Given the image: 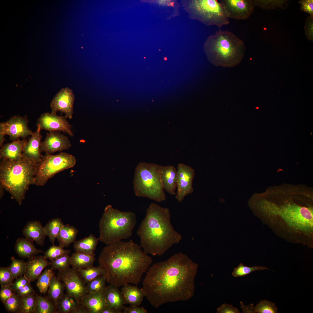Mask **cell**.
<instances>
[{
    "label": "cell",
    "instance_id": "cell-1",
    "mask_svg": "<svg viewBox=\"0 0 313 313\" xmlns=\"http://www.w3.org/2000/svg\"><path fill=\"white\" fill-rule=\"evenodd\" d=\"M249 206L254 214L279 237L313 247V194L306 185L284 184L255 193Z\"/></svg>",
    "mask_w": 313,
    "mask_h": 313
},
{
    "label": "cell",
    "instance_id": "cell-2",
    "mask_svg": "<svg viewBox=\"0 0 313 313\" xmlns=\"http://www.w3.org/2000/svg\"><path fill=\"white\" fill-rule=\"evenodd\" d=\"M198 265L180 252L154 264L143 281V289L155 308L168 302L190 299L195 292L194 279Z\"/></svg>",
    "mask_w": 313,
    "mask_h": 313
},
{
    "label": "cell",
    "instance_id": "cell-3",
    "mask_svg": "<svg viewBox=\"0 0 313 313\" xmlns=\"http://www.w3.org/2000/svg\"><path fill=\"white\" fill-rule=\"evenodd\" d=\"M98 262L105 271L107 282L119 287L126 284H139L152 260L140 245L130 240L107 245L102 250Z\"/></svg>",
    "mask_w": 313,
    "mask_h": 313
},
{
    "label": "cell",
    "instance_id": "cell-4",
    "mask_svg": "<svg viewBox=\"0 0 313 313\" xmlns=\"http://www.w3.org/2000/svg\"><path fill=\"white\" fill-rule=\"evenodd\" d=\"M137 233L144 252L153 256L162 255L182 239L171 224L170 210L154 203L147 209Z\"/></svg>",
    "mask_w": 313,
    "mask_h": 313
},
{
    "label": "cell",
    "instance_id": "cell-5",
    "mask_svg": "<svg viewBox=\"0 0 313 313\" xmlns=\"http://www.w3.org/2000/svg\"><path fill=\"white\" fill-rule=\"evenodd\" d=\"M203 48L211 63L216 66L232 67L241 62L246 47L243 42L232 32L219 30L207 38Z\"/></svg>",
    "mask_w": 313,
    "mask_h": 313
},
{
    "label": "cell",
    "instance_id": "cell-6",
    "mask_svg": "<svg viewBox=\"0 0 313 313\" xmlns=\"http://www.w3.org/2000/svg\"><path fill=\"white\" fill-rule=\"evenodd\" d=\"M37 164L22 156L18 161L1 159V186L21 205L31 185L34 184Z\"/></svg>",
    "mask_w": 313,
    "mask_h": 313
},
{
    "label": "cell",
    "instance_id": "cell-7",
    "mask_svg": "<svg viewBox=\"0 0 313 313\" xmlns=\"http://www.w3.org/2000/svg\"><path fill=\"white\" fill-rule=\"evenodd\" d=\"M136 223L137 216L134 212L121 211L108 205L99 222V240L107 245L128 238Z\"/></svg>",
    "mask_w": 313,
    "mask_h": 313
},
{
    "label": "cell",
    "instance_id": "cell-8",
    "mask_svg": "<svg viewBox=\"0 0 313 313\" xmlns=\"http://www.w3.org/2000/svg\"><path fill=\"white\" fill-rule=\"evenodd\" d=\"M161 165L140 163L136 167L133 181V189L138 197L148 198L160 202L166 196L161 179Z\"/></svg>",
    "mask_w": 313,
    "mask_h": 313
},
{
    "label": "cell",
    "instance_id": "cell-9",
    "mask_svg": "<svg viewBox=\"0 0 313 313\" xmlns=\"http://www.w3.org/2000/svg\"><path fill=\"white\" fill-rule=\"evenodd\" d=\"M189 17L207 26L215 25L219 29L229 21L221 4L216 0H184L181 2Z\"/></svg>",
    "mask_w": 313,
    "mask_h": 313
},
{
    "label": "cell",
    "instance_id": "cell-10",
    "mask_svg": "<svg viewBox=\"0 0 313 313\" xmlns=\"http://www.w3.org/2000/svg\"><path fill=\"white\" fill-rule=\"evenodd\" d=\"M76 162L74 156L66 152L46 154L36 166L34 184L44 186L57 173L73 167Z\"/></svg>",
    "mask_w": 313,
    "mask_h": 313
},
{
    "label": "cell",
    "instance_id": "cell-11",
    "mask_svg": "<svg viewBox=\"0 0 313 313\" xmlns=\"http://www.w3.org/2000/svg\"><path fill=\"white\" fill-rule=\"evenodd\" d=\"M57 277L64 284L66 293L80 302L87 294L86 284L77 270L69 268L59 271Z\"/></svg>",
    "mask_w": 313,
    "mask_h": 313
},
{
    "label": "cell",
    "instance_id": "cell-12",
    "mask_svg": "<svg viewBox=\"0 0 313 313\" xmlns=\"http://www.w3.org/2000/svg\"><path fill=\"white\" fill-rule=\"evenodd\" d=\"M28 120L27 116H14L5 122L0 123V134L8 135L12 141L23 139L31 136L33 132L28 126Z\"/></svg>",
    "mask_w": 313,
    "mask_h": 313
},
{
    "label": "cell",
    "instance_id": "cell-13",
    "mask_svg": "<svg viewBox=\"0 0 313 313\" xmlns=\"http://www.w3.org/2000/svg\"><path fill=\"white\" fill-rule=\"evenodd\" d=\"M177 179L175 198L181 202L186 196L193 192V182L195 171L191 166L180 163L177 167Z\"/></svg>",
    "mask_w": 313,
    "mask_h": 313
},
{
    "label": "cell",
    "instance_id": "cell-14",
    "mask_svg": "<svg viewBox=\"0 0 313 313\" xmlns=\"http://www.w3.org/2000/svg\"><path fill=\"white\" fill-rule=\"evenodd\" d=\"M64 116L57 115L52 113L45 112L42 114L38 119L37 127L41 130L50 132H63L73 137V134L72 126Z\"/></svg>",
    "mask_w": 313,
    "mask_h": 313
},
{
    "label": "cell",
    "instance_id": "cell-15",
    "mask_svg": "<svg viewBox=\"0 0 313 313\" xmlns=\"http://www.w3.org/2000/svg\"><path fill=\"white\" fill-rule=\"evenodd\" d=\"M75 96L73 91L68 87L63 88L52 99L50 106L51 113L56 114L58 112L64 113L70 119L73 117Z\"/></svg>",
    "mask_w": 313,
    "mask_h": 313
},
{
    "label": "cell",
    "instance_id": "cell-16",
    "mask_svg": "<svg viewBox=\"0 0 313 313\" xmlns=\"http://www.w3.org/2000/svg\"><path fill=\"white\" fill-rule=\"evenodd\" d=\"M227 17L236 20H245L252 14L254 6L251 0H221Z\"/></svg>",
    "mask_w": 313,
    "mask_h": 313
},
{
    "label": "cell",
    "instance_id": "cell-17",
    "mask_svg": "<svg viewBox=\"0 0 313 313\" xmlns=\"http://www.w3.org/2000/svg\"><path fill=\"white\" fill-rule=\"evenodd\" d=\"M72 146L68 138L59 132H50L46 134V138L41 142L40 147L41 152L52 154L69 148Z\"/></svg>",
    "mask_w": 313,
    "mask_h": 313
},
{
    "label": "cell",
    "instance_id": "cell-18",
    "mask_svg": "<svg viewBox=\"0 0 313 313\" xmlns=\"http://www.w3.org/2000/svg\"><path fill=\"white\" fill-rule=\"evenodd\" d=\"M41 130L37 127L33 132L23 148L22 156L33 161L36 164L41 161L43 156L40 151L42 136Z\"/></svg>",
    "mask_w": 313,
    "mask_h": 313
},
{
    "label": "cell",
    "instance_id": "cell-19",
    "mask_svg": "<svg viewBox=\"0 0 313 313\" xmlns=\"http://www.w3.org/2000/svg\"><path fill=\"white\" fill-rule=\"evenodd\" d=\"M26 262V269L23 276L30 283L37 279L43 270L50 264V262L44 256H34Z\"/></svg>",
    "mask_w": 313,
    "mask_h": 313
},
{
    "label": "cell",
    "instance_id": "cell-20",
    "mask_svg": "<svg viewBox=\"0 0 313 313\" xmlns=\"http://www.w3.org/2000/svg\"><path fill=\"white\" fill-rule=\"evenodd\" d=\"M119 287L111 284L106 286L104 291L105 298L106 306L114 310L117 313H122L125 304Z\"/></svg>",
    "mask_w": 313,
    "mask_h": 313
},
{
    "label": "cell",
    "instance_id": "cell-21",
    "mask_svg": "<svg viewBox=\"0 0 313 313\" xmlns=\"http://www.w3.org/2000/svg\"><path fill=\"white\" fill-rule=\"evenodd\" d=\"M27 141L26 139L22 140L18 139L3 145L0 149V159L11 161L20 159L22 156L23 148Z\"/></svg>",
    "mask_w": 313,
    "mask_h": 313
},
{
    "label": "cell",
    "instance_id": "cell-22",
    "mask_svg": "<svg viewBox=\"0 0 313 313\" xmlns=\"http://www.w3.org/2000/svg\"><path fill=\"white\" fill-rule=\"evenodd\" d=\"M24 236L37 245L42 246L46 236L43 227L41 223L38 221H28L22 230Z\"/></svg>",
    "mask_w": 313,
    "mask_h": 313
},
{
    "label": "cell",
    "instance_id": "cell-23",
    "mask_svg": "<svg viewBox=\"0 0 313 313\" xmlns=\"http://www.w3.org/2000/svg\"><path fill=\"white\" fill-rule=\"evenodd\" d=\"M161 179L164 190L171 195L176 194V189L177 170L172 165H161Z\"/></svg>",
    "mask_w": 313,
    "mask_h": 313
},
{
    "label": "cell",
    "instance_id": "cell-24",
    "mask_svg": "<svg viewBox=\"0 0 313 313\" xmlns=\"http://www.w3.org/2000/svg\"><path fill=\"white\" fill-rule=\"evenodd\" d=\"M104 291L87 293L82 299L81 303L85 307L90 313H101L106 306Z\"/></svg>",
    "mask_w": 313,
    "mask_h": 313
},
{
    "label": "cell",
    "instance_id": "cell-25",
    "mask_svg": "<svg viewBox=\"0 0 313 313\" xmlns=\"http://www.w3.org/2000/svg\"><path fill=\"white\" fill-rule=\"evenodd\" d=\"M121 291L125 304L130 305H140L145 296L142 288H139L137 285L126 284L122 286Z\"/></svg>",
    "mask_w": 313,
    "mask_h": 313
},
{
    "label": "cell",
    "instance_id": "cell-26",
    "mask_svg": "<svg viewBox=\"0 0 313 313\" xmlns=\"http://www.w3.org/2000/svg\"><path fill=\"white\" fill-rule=\"evenodd\" d=\"M33 242L25 237L19 238L17 239L14 245V249L19 257L29 259L40 253H44L42 250L36 248Z\"/></svg>",
    "mask_w": 313,
    "mask_h": 313
},
{
    "label": "cell",
    "instance_id": "cell-27",
    "mask_svg": "<svg viewBox=\"0 0 313 313\" xmlns=\"http://www.w3.org/2000/svg\"><path fill=\"white\" fill-rule=\"evenodd\" d=\"M71 258V265L78 270L93 266L95 258L94 253L88 254L75 251L72 253Z\"/></svg>",
    "mask_w": 313,
    "mask_h": 313
},
{
    "label": "cell",
    "instance_id": "cell-28",
    "mask_svg": "<svg viewBox=\"0 0 313 313\" xmlns=\"http://www.w3.org/2000/svg\"><path fill=\"white\" fill-rule=\"evenodd\" d=\"M78 232V230L74 226L69 224L64 225L57 238L59 245L63 248L68 247L74 242Z\"/></svg>",
    "mask_w": 313,
    "mask_h": 313
},
{
    "label": "cell",
    "instance_id": "cell-29",
    "mask_svg": "<svg viewBox=\"0 0 313 313\" xmlns=\"http://www.w3.org/2000/svg\"><path fill=\"white\" fill-rule=\"evenodd\" d=\"M98 238L92 234L83 239L75 241L73 248L75 251L88 254L94 253L97 245Z\"/></svg>",
    "mask_w": 313,
    "mask_h": 313
},
{
    "label": "cell",
    "instance_id": "cell-30",
    "mask_svg": "<svg viewBox=\"0 0 313 313\" xmlns=\"http://www.w3.org/2000/svg\"><path fill=\"white\" fill-rule=\"evenodd\" d=\"M65 289L64 284L54 275L51 278L47 297L56 305L58 300L64 294Z\"/></svg>",
    "mask_w": 313,
    "mask_h": 313
},
{
    "label": "cell",
    "instance_id": "cell-31",
    "mask_svg": "<svg viewBox=\"0 0 313 313\" xmlns=\"http://www.w3.org/2000/svg\"><path fill=\"white\" fill-rule=\"evenodd\" d=\"M80 303L72 296L64 294L56 304L57 313H70L79 305Z\"/></svg>",
    "mask_w": 313,
    "mask_h": 313
},
{
    "label": "cell",
    "instance_id": "cell-32",
    "mask_svg": "<svg viewBox=\"0 0 313 313\" xmlns=\"http://www.w3.org/2000/svg\"><path fill=\"white\" fill-rule=\"evenodd\" d=\"M64 225L61 219L57 218L49 221L44 227L46 236L53 245Z\"/></svg>",
    "mask_w": 313,
    "mask_h": 313
},
{
    "label": "cell",
    "instance_id": "cell-33",
    "mask_svg": "<svg viewBox=\"0 0 313 313\" xmlns=\"http://www.w3.org/2000/svg\"><path fill=\"white\" fill-rule=\"evenodd\" d=\"M37 306L35 313H57L56 305L46 297L36 294Z\"/></svg>",
    "mask_w": 313,
    "mask_h": 313
},
{
    "label": "cell",
    "instance_id": "cell-34",
    "mask_svg": "<svg viewBox=\"0 0 313 313\" xmlns=\"http://www.w3.org/2000/svg\"><path fill=\"white\" fill-rule=\"evenodd\" d=\"M85 284L101 275H105L104 269L99 265L92 266L85 268L77 270Z\"/></svg>",
    "mask_w": 313,
    "mask_h": 313
},
{
    "label": "cell",
    "instance_id": "cell-35",
    "mask_svg": "<svg viewBox=\"0 0 313 313\" xmlns=\"http://www.w3.org/2000/svg\"><path fill=\"white\" fill-rule=\"evenodd\" d=\"M54 273L50 268L46 269L37 279V286L40 292L45 294L48 289L52 277Z\"/></svg>",
    "mask_w": 313,
    "mask_h": 313
},
{
    "label": "cell",
    "instance_id": "cell-36",
    "mask_svg": "<svg viewBox=\"0 0 313 313\" xmlns=\"http://www.w3.org/2000/svg\"><path fill=\"white\" fill-rule=\"evenodd\" d=\"M21 297V304L19 313H35L37 306L36 294L33 293Z\"/></svg>",
    "mask_w": 313,
    "mask_h": 313
},
{
    "label": "cell",
    "instance_id": "cell-37",
    "mask_svg": "<svg viewBox=\"0 0 313 313\" xmlns=\"http://www.w3.org/2000/svg\"><path fill=\"white\" fill-rule=\"evenodd\" d=\"M107 282L105 275L100 276L87 284L86 289L87 293L101 292L105 290Z\"/></svg>",
    "mask_w": 313,
    "mask_h": 313
},
{
    "label": "cell",
    "instance_id": "cell-38",
    "mask_svg": "<svg viewBox=\"0 0 313 313\" xmlns=\"http://www.w3.org/2000/svg\"><path fill=\"white\" fill-rule=\"evenodd\" d=\"M11 263L9 269L14 279L23 276L26 269V262L23 260H19L12 256L10 258Z\"/></svg>",
    "mask_w": 313,
    "mask_h": 313
},
{
    "label": "cell",
    "instance_id": "cell-39",
    "mask_svg": "<svg viewBox=\"0 0 313 313\" xmlns=\"http://www.w3.org/2000/svg\"><path fill=\"white\" fill-rule=\"evenodd\" d=\"M3 304L8 312L19 313L21 304V297L14 292L12 296Z\"/></svg>",
    "mask_w": 313,
    "mask_h": 313
},
{
    "label": "cell",
    "instance_id": "cell-40",
    "mask_svg": "<svg viewBox=\"0 0 313 313\" xmlns=\"http://www.w3.org/2000/svg\"><path fill=\"white\" fill-rule=\"evenodd\" d=\"M268 268L261 266L248 267L240 263L237 267H235L232 272L233 276L235 277L244 276L254 271L268 270Z\"/></svg>",
    "mask_w": 313,
    "mask_h": 313
},
{
    "label": "cell",
    "instance_id": "cell-41",
    "mask_svg": "<svg viewBox=\"0 0 313 313\" xmlns=\"http://www.w3.org/2000/svg\"><path fill=\"white\" fill-rule=\"evenodd\" d=\"M50 268L52 270L61 271L69 268L71 265V258L69 254L62 255L50 262Z\"/></svg>",
    "mask_w": 313,
    "mask_h": 313
},
{
    "label": "cell",
    "instance_id": "cell-42",
    "mask_svg": "<svg viewBox=\"0 0 313 313\" xmlns=\"http://www.w3.org/2000/svg\"><path fill=\"white\" fill-rule=\"evenodd\" d=\"M70 253V250L64 249L60 245L56 246L53 245L44 252V256L47 259H49L51 261L62 255L69 254Z\"/></svg>",
    "mask_w": 313,
    "mask_h": 313
},
{
    "label": "cell",
    "instance_id": "cell-43",
    "mask_svg": "<svg viewBox=\"0 0 313 313\" xmlns=\"http://www.w3.org/2000/svg\"><path fill=\"white\" fill-rule=\"evenodd\" d=\"M254 310V313H278L275 304L266 300L260 301Z\"/></svg>",
    "mask_w": 313,
    "mask_h": 313
},
{
    "label": "cell",
    "instance_id": "cell-44",
    "mask_svg": "<svg viewBox=\"0 0 313 313\" xmlns=\"http://www.w3.org/2000/svg\"><path fill=\"white\" fill-rule=\"evenodd\" d=\"M14 278L8 267H0V284L1 286L11 285Z\"/></svg>",
    "mask_w": 313,
    "mask_h": 313
},
{
    "label": "cell",
    "instance_id": "cell-45",
    "mask_svg": "<svg viewBox=\"0 0 313 313\" xmlns=\"http://www.w3.org/2000/svg\"><path fill=\"white\" fill-rule=\"evenodd\" d=\"M313 16L310 15L306 19L304 27L305 34L307 38L313 41Z\"/></svg>",
    "mask_w": 313,
    "mask_h": 313
},
{
    "label": "cell",
    "instance_id": "cell-46",
    "mask_svg": "<svg viewBox=\"0 0 313 313\" xmlns=\"http://www.w3.org/2000/svg\"><path fill=\"white\" fill-rule=\"evenodd\" d=\"M29 283L30 282L25 276H21L16 279L11 286L13 291L16 293Z\"/></svg>",
    "mask_w": 313,
    "mask_h": 313
},
{
    "label": "cell",
    "instance_id": "cell-47",
    "mask_svg": "<svg viewBox=\"0 0 313 313\" xmlns=\"http://www.w3.org/2000/svg\"><path fill=\"white\" fill-rule=\"evenodd\" d=\"M11 285L1 286L0 299L3 303L9 299L14 293Z\"/></svg>",
    "mask_w": 313,
    "mask_h": 313
},
{
    "label": "cell",
    "instance_id": "cell-48",
    "mask_svg": "<svg viewBox=\"0 0 313 313\" xmlns=\"http://www.w3.org/2000/svg\"><path fill=\"white\" fill-rule=\"evenodd\" d=\"M301 6V10L309 13L313 16V0H302L299 1Z\"/></svg>",
    "mask_w": 313,
    "mask_h": 313
},
{
    "label": "cell",
    "instance_id": "cell-49",
    "mask_svg": "<svg viewBox=\"0 0 313 313\" xmlns=\"http://www.w3.org/2000/svg\"><path fill=\"white\" fill-rule=\"evenodd\" d=\"M217 313H240L239 309L232 305L223 303L218 307L217 310Z\"/></svg>",
    "mask_w": 313,
    "mask_h": 313
},
{
    "label": "cell",
    "instance_id": "cell-50",
    "mask_svg": "<svg viewBox=\"0 0 313 313\" xmlns=\"http://www.w3.org/2000/svg\"><path fill=\"white\" fill-rule=\"evenodd\" d=\"M146 310L143 307L139 305H130L125 307L122 311L123 313H147Z\"/></svg>",
    "mask_w": 313,
    "mask_h": 313
},
{
    "label": "cell",
    "instance_id": "cell-51",
    "mask_svg": "<svg viewBox=\"0 0 313 313\" xmlns=\"http://www.w3.org/2000/svg\"><path fill=\"white\" fill-rule=\"evenodd\" d=\"M35 291L32 286L30 283H29L16 293L20 297L35 293Z\"/></svg>",
    "mask_w": 313,
    "mask_h": 313
},
{
    "label": "cell",
    "instance_id": "cell-52",
    "mask_svg": "<svg viewBox=\"0 0 313 313\" xmlns=\"http://www.w3.org/2000/svg\"><path fill=\"white\" fill-rule=\"evenodd\" d=\"M240 304V307L242 309L243 313H254V307L252 304H250L248 305H245L242 301H241Z\"/></svg>",
    "mask_w": 313,
    "mask_h": 313
},
{
    "label": "cell",
    "instance_id": "cell-53",
    "mask_svg": "<svg viewBox=\"0 0 313 313\" xmlns=\"http://www.w3.org/2000/svg\"><path fill=\"white\" fill-rule=\"evenodd\" d=\"M70 313H90L89 311L81 303L75 309L71 312Z\"/></svg>",
    "mask_w": 313,
    "mask_h": 313
},
{
    "label": "cell",
    "instance_id": "cell-54",
    "mask_svg": "<svg viewBox=\"0 0 313 313\" xmlns=\"http://www.w3.org/2000/svg\"><path fill=\"white\" fill-rule=\"evenodd\" d=\"M101 313H117L114 310L105 306L101 311Z\"/></svg>",
    "mask_w": 313,
    "mask_h": 313
}]
</instances>
